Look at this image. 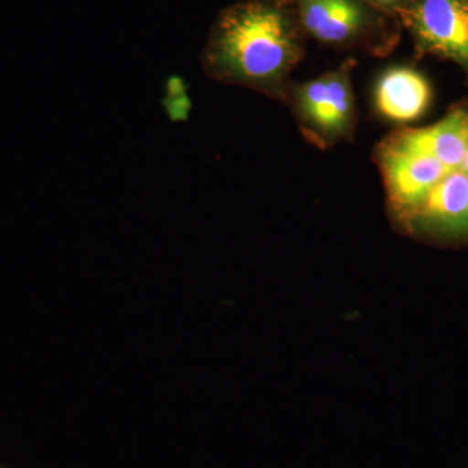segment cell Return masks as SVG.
<instances>
[{
	"mask_svg": "<svg viewBox=\"0 0 468 468\" xmlns=\"http://www.w3.org/2000/svg\"><path fill=\"white\" fill-rule=\"evenodd\" d=\"M401 16L423 50L468 69V0H414Z\"/></svg>",
	"mask_w": 468,
	"mask_h": 468,
	"instance_id": "obj_2",
	"label": "cell"
},
{
	"mask_svg": "<svg viewBox=\"0 0 468 468\" xmlns=\"http://www.w3.org/2000/svg\"><path fill=\"white\" fill-rule=\"evenodd\" d=\"M302 26L324 43L356 38L368 24V14L358 0H301Z\"/></svg>",
	"mask_w": 468,
	"mask_h": 468,
	"instance_id": "obj_8",
	"label": "cell"
},
{
	"mask_svg": "<svg viewBox=\"0 0 468 468\" xmlns=\"http://www.w3.org/2000/svg\"><path fill=\"white\" fill-rule=\"evenodd\" d=\"M460 171L468 176V150L466 155H464L463 162H462Z\"/></svg>",
	"mask_w": 468,
	"mask_h": 468,
	"instance_id": "obj_10",
	"label": "cell"
},
{
	"mask_svg": "<svg viewBox=\"0 0 468 468\" xmlns=\"http://www.w3.org/2000/svg\"><path fill=\"white\" fill-rule=\"evenodd\" d=\"M302 48L288 12L270 0L227 9L203 55L211 79L275 92L300 61Z\"/></svg>",
	"mask_w": 468,
	"mask_h": 468,
	"instance_id": "obj_1",
	"label": "cell"
},
{
	"mask_svg": "<svg viewBox=\"0 0 468 468\" xmlns=\"http://www.w3.org/2000/svg\"><path fill=\"white\" fill-rule=\"evenodd\" d=\"M430 84L420 73L408 67L387 70L375 89V104L385 119L410 122L419 119L430 106Z\"/></svg>",
	"mask_w": 468,
	"mask_h": 468,
	"instance_id": "obj_7",
	"label": "cell"
},
{
	"mask_svg": "<svg viewBox=\"0 0 468 468\" xmlns=\"http://www.w3.org/2000/svg\"><path fill=\"white\" fill-rule=\"evenodd\" d=\"M295 103L307 131L323 143H334L351 132L354 95L349 69L335 70L302 85Z\"/></svg>",
	"mask_w": 468,
	"mask_h": 468,
	"instance_id": "obj_3",
	"label": "cell"
},
{
	"mask_svg": "<svg viewBox=\"0 0 468 468\" xmlns=\"http://www.w3.org/2000/svg\"><path fill=\"white\" fill-rule=\"evenodd\" d=\"M378 165L388 199L399 218L417 208L433 187L452 172L431 156L384 144L378 153Z\"/></svg>",
	"mask_w": 468,
	"mask_h": 468,
	"instance_id": "obj_5",
	"label": "cell"
},
{
	"mask_svg": "<svg viewBox=\"0 0 468 468\" xmlns=\"http://www.w3.org/2000/svg\"><path fill=\"white\" fill-rule=\"evenodd\" d=\"M399 220L414 233L441 241H468V176L460 169L452 171Z\"/></svg>",
	"mask_w": 468,
	"mask_h": 468,
	"instance_id": "obj_4",
	"label": "cell"
},
{
	"mask_svg": "<svg viewBox=\"0 0 468 468\" xmlns=\"http://www.w3.org/2000/svg\"><path fill=\"white\" fill-rule=\"evenodd\" d=\"M384 146L431 156L452 171H457L468 150V112L455 111L426 128L397 132L385 141Z\"/></svg>",
	"mask_w": 468,
	"mask_h": 468,
	"instance_id": "obj_6",
	"label": "cell"
},
{
	"mask_svg": "<svg viewBox=\"0 0 468 468\" xmlns=\"http://www.w3.org/2000/svg\"><path fill=\"white\" fill-rule=\"evenodd\" d=\"M369 2L375 3V5H383V7H394V5H399L405 0H369Z\"/></svg>",
	"mask_w": 468,
	"mask_h": 468,
	"instance_id": "obj_9",
	"label": "cell"
},
{
	"mask_svg": "<svg viewBox=\"0 0 468 468\" xmlns=\"http://www.w3.org/2000/svg\"><path fill=\"white\" fill-rule=\"evenodd\" d=\"M0 468H3V467H0Z\"/></svg>",
	"mask_w": 468,
	"mask_h": 468,
	"instance_id": "obj_11",
	"label": "cell"
}]
</instances>
